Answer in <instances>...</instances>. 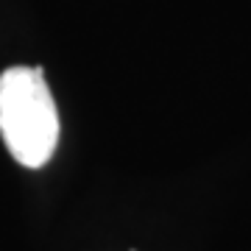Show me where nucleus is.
Returning <instances> with one entry per match:
<instances>
[{
  "label": "nucleus",
  "mask_w": 251,
  "mask_h": 251,
  "mask_svg": "<svg viewBox=\"0 0 251 251\" xmlns=\"http://www.w3.org/2000/svg\"><path fill=\"white\" fill-rule=\"evenodd\" d=\"M0 134L25 168H42L59 143V112L39 67H11L0 75Z\"/></svg>",
  "instance_id": "1"
}]
</instances>
